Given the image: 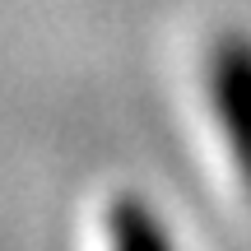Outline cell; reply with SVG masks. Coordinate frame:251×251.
I'll return each mask as SVG.
<instances>
[{"label":"cell","instance_id":"obj_1","mask_svg":"<svg viewBox=\"0 0 251 251\" xmlns=\"http://www.w3.org/2000/svg\"><path fill=\"white\" fill-rule=\"evenodd\" d=\"M205 84H209V112L219 121V135L228 144L242 191L251 196V33L228 28L214 37L205 56Z\"/></svg>","mask_w":251,"mask_h":251},{"label":"cell","instance_id":"obj_2","mask_svg":"<svg viewBox=\"0 0 251 251\" xmlns=\"http://www.w3.org/2000/svg\"><path fill=\"white\" fill-rule=\"evenodd\" d=\"M102 233H107V251H177L168 219L135 191H126L107 205Z\"/></svg>","mask_w":251,"mask_h":251}]
</instances>
